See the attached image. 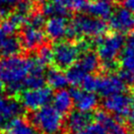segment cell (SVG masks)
Masks as SVG:
<instances>
[{"instance_id": "obj_16", "label": "cell", "mask_w": 134, "mask_h": 134, "mask_svg": "<svg viewBox=\"0 0 134 134\" xmlns=\"http://www.w3.org/2000/svg\"><path fill=\"white\" fill-rule=\"evenodd\" d=\"M93 114L81 110H73L68 113L66 120V127L71 134H74L92 123Z\"/></svg>"}, {"instance_id": "obj_27", "label": "cell", "mask_w": 134, "mask_h": 134, "mask_svg": "<svg viewBox=\"0 0 134 134\" xmlns=\"http://www.w3.org/2000/svg\"><path fill=\"white\" fill-rule=\"evenodd\" d=\"M123 53L134 55V31L130 32L124 42V47L122 50Z\"/></svg>"}, {"instance_id": "obj_23", "label": "cell", "mask_w": 134, "mask_h": 134, "mask_svg": "<svg viewBox=\"0 0 134 134\" xmlns=\"http://www.w3.org/2000/svg\"><path fill=\"white\" fill-rule=\"evenodd\" d=\"M46 82H47L50 89L60 90L64 89L68 85L66 75L63 73L62 70L58 68H50L46 73Z\"/></svg>"}, {"instance_id": "obj_31", "label": "cell", "mask_w": 134, "mask_h": 134, "mask_svg": "<svg viewBox=\"0 0 134 134\" xmlns=\"http://www.w3.org/2000/svg\"><path fill=\"white\" fill-rule=\"evenodd\" d=\"M4 89H5V85H4V83H3V81L1 80V78H0V93L3 92Z\"/></svg>"}, {"instance_id": "obj_22", "label": "cell", "mask_w": 134, "mask_h": 134, "mask_svg": "<svg viewBox=\"0 0 134 134\" xmlns=\"http://www.w3.org/2000/svg\"><path fill=\"white\" fill-rule=\"evenodd\" d=\"M120 66L121 68L118 75L121 77L126 85L134 84V55L122 52Z\"/></svg>"}, {"instance_id": "obj_34", "label": "cell", "mask_w": 134, "mask_h": 134, "mask_svg": "<svg viewBox=\"0 0 134 134\" xmlns=\"http://www.w3.org/2000/svg\"><path fill=\"white\" fill-rule=\"evenodd\" d=\"M36 1H38V2H43V1H46V0H36Z\"/></svg>"}, {"instance_id": "obj_21", "label": "cell", "mask_w": 134, "mask_h": 134, "mask_svg": "<svg viewBox=\"0 0 134 134\" xmlns=\"http://www.w3.org/2000/svg\"><path fill=\"white\" fill-rule=\"evenodd\" d=\"M51 100L53 104L52 105L59 113H62L63 115L71 111V109L73 107V100H72V97L69 91L60 89L54 95H52Z\"/></svg>"}, {"instance_id": "obj_7", "label": "cell", "mask_w": 134, "mask_h": 134, "mask_svg": "<svg viewBox=\"0 0 134 134\" xmlns=\"http://www.w3.org/2000/svg\"><path fill=\"white\" fill-rule=\"evenodd\" d=\"M44 33L46 38L51 41L59 42L64 38H68L72 41V35L70 22L64 16H52L44 23Z\"/></svg>"}, {"instance_id": "obj_26", "label": "cell", "mask_w": 134, "mask_h": 134, "mask_svg": "<svg viewBox=\"0 0 134 134\" xmlns=\"http://www.w3.org/2000/svg\"><path fill=\"white\" fill-rule=\"evenodd\" d=\"M74 134H105V132L102 125L97 122V123H90L87 127Z\"/></svg>"}, {"instance_id": "obj_35", "label": "cell", "mask_w": 134, "mask_h": 134, "mask_svg": "<svg viewBox=\"0 0 134 134\" xmlns=\"http://www.w3.org/2000/svg\"><path fill=\"white\" fill-rule=\"evenodd\" d=\"M111 1H118V0H111Z\"/></svg>"}, {"instance_id": "obj_9", "label": "cell", "mask_w": 134, "mask_h": 134, "mask_svg": "<svg viewBox=\"0 0 134 134\" xmlns=\"http://www.w3.org/2000/svg\"><path fill=\"white\" fill-rule=\"evenodd\" d=\"M132 105V98L129 95L124 94V92L105 97V100H103V107L105 111L119 118L127 116Z\"/></svg>"}, {"instance_id": "obj_1", "label": "cell", "mask_w": 134, "mask_h": 134, "mask_svg": "<svg viewBox=\"0 0 134 134\" xmlns=\"http://www.w3.org/2000/svg\"><path fill=\"white\" fill-rule=\"evenodd\" d=\"M29 72L30 57L16 54L0 58V78L14 95L24 90Z\"/></svg>"}, {"instance_id": "obj_8", "label": "cell", "mask_w": 134, "mask_h": 134, "mask_svg": "<svg viewBox=\"0 0 134 134\" xmlns=\"http://www.w3.org/2000/svg\"><path fill=\"white\" fill-rule=\"evenodd\" d=\"M87 0H49L43 5L42 12L46 16H64L70 12L81 11Z\"/></svg>"}, {"instance_id": "obj_33", "label": "cell", "mask_w": 134, "mask_h": 134, "mask_svg": "<svg viewBox=\"0 0 134 134\" xmlns=\"http://www.w3.org/2000/svg\"><path fill=\"white\" fill-rule=\"evenodd\" d=\"M131 98H132V100H133L134 102V85H133V87H132V89H131Z\"/></svg>"}, {"instance_id": "obj_14", "label": "cell", "mask_w": 134, "mask_h": 134, "mask_svg": "<svg viewBox=\"0 0 134 134\" xmlns=\"http://www.w3.org/2000/svg\"><path fill=\"white\" fill-rule=\"evenodd\" d=\"M69 92L73 100V105L78 110L91 113L99 104V98L94 92L85 91L83 89L77 88L76 86Z\"/></svg>"}, {"instance_id": "obj_12", "label": "cell", "mask_w": 134, "mask_h": 134, "mask_svg": "<svg viewBox=\"0 0 134 134\" xmlns=\"http://www.w3.org/2000/svg\"><path fill=\"white\" fill-rule=\"evenodd\" d=\"M109 20V27L114 33L124 35L134 31V13L124 7L113 9Z\"/></svg>"}, {"instance_id": "obj_2", "label": "cell", "mask_w": 134, "mask_h": 134, "mask_svg": "<svg viewBox=\"0 0 134 134\" xmlns=\"http://www.w3.org/2000/svg\"><path fill=\"white\" fill-rule=\"evenodd\" d=\"M97 54L100 59V68L111 72L117 68L118 57L121 54L125 40L121 34H105L96 38Z\"/></svg>"}, {"instance_id": "obj_32", "label": "cell", "mask_w": 134, "mask_h": 134, "mask_svg": "<svg viewBox=\"0 0 134 134\" xmlns=\"http://www.w3.org/2000/svg\"><path fill=\"white\" fill-rule=\"evenodd\" d=\"M5 123H6V121H5L4 119H3V117L0 115V127H2V126L5 124Z\"/></svg>"}, {"instance_id": "obj_10", "label": "cell", "mask_w": 134, "mask_h": 134, "mask_svg": "<svg viewBox=\"0 0 134 134\" xmlns=\"http://www.w3.org/2000/svg\"><path fill=\"white\" fill-rule=\"evenodd\" d=\"M22 27L23 29L19 38L23 48L28 50L38 49L40 46L46 43V36L43 28L32 25L28 22Z\"/></svg>"}, {"instance_id": "obj_5", "label": "cell", "mask_w": 134, "mask_h": 134, "mask_svg": "<svg viewBox=\"0 0 134 134\" xmlns=\"http://www.w3.org/2000/svg\"><path fill=\"white\" fill-rule=\"evenodd\" d=\"M73 40L89 38L96 40L107 34L108 25L104 20L90 15H77L70 23Z\"/></svg>"}, {"instance_id": "obj_30", "label": "cell", "mask_w": 134, "mask_h": 134, "mask_svg": "<svg viewBox=\"0 0 134 134\" xmlns=\"http://www.w3.org/2000/svg\"><path fill=\"white\" fill-rule=\"evenodd\" d=\"M122 3L124 8L134 13V0H122Z\"/></svg>"}, {"instance_id": "obj_29", "label": "cell", "mask_w": 134, "mask_h": 134, "mask_svg": "<svg viewBox=\"0 0 134 134\" xmlns=\"http://www.w3.org/2000/svg\"><path fill=\"white\" fill-rule=\"evenodd\" d=\"M127 121H128V124L129 126L134 130V104L132 105L131 109H130L129 113L127 114Z\"/></svg>"}, {"instance_id": "obj_18", "label": "cell", "mask_w": 134, "mask_h": 134, "mask_svg": "<svg viewBox=\"0 0 134 134\" xmlns=\"http://www.w3.org/2000/svg\"><path fill=\"white\" fill-rule=\"evenodd\" d=\"M83 10L90 16L105 20L109 18L113 9L109 0H90L86 2Z\"/></svg>"}, {"instance_id": "obj_19", "label": "cell", "mask_w": 134, "mask_h": 134, "mask_svg": "<svg viewBox=\"0 0 134 134\" xmlns=\"http://www.w3.org/2000/svg\"><path fill=\"white\" fill-rule=\"evenodd\" d=\"M75 64L85 75L94 74L100 69V63L98 54L90 49L84 51Z\"/></svg>"}, {"instance_id": "obj_13", "label": "cell", "mask_w": 134, "mask_h": 134, "mask_svg": "<svg viewBox=\"0 0 134 134\" xmlns=\"http://www.w3.org/2000/svg\"><path fill=\"white\" fill-rule=\"evenodd\" d=\"M93 117L102 125L105 134H129V131L124 125L122 118L110 115L105 110H98Z\"/></svg>"}, {"instance_id": "obj_28", "label": "cell", "mask_w": 134, "mask_h": 134, "mask_svg": "<svg viewBox=\"0 0 134 134\" xmlns=\"http://www.w3.org/2000/svg\"><path fill=\"white\" fill-rule=\"evenodd\" d=\"M22 1H25V0H0V9L8 10L7 8L14 7Z\"/></svg>"}, {"instance_id": "obj_11", "label": "cell", "mask_w": 134, "mask_h": 134, "mask_svg": "<svg viewBox=\"0 0 134 134\" xmlns=\"http://www.w3.org/2000/svg\"><path fill=\"white\" fill-rule=\"evenodd\" d=\"M126 90V83L118 74L108 73L97 77L96 92L100 96L109 97L117 93L124 92Z\"/></svg>"}, {"instance_id": "obj_4", "label": "cell", "mask_w": 134, "mask_h": 134, "mask_svg": "<svg viewBox=\"0 0 134 134\" xmlns=\"http://www.w3.org/2000/svg\"><path fill=\"white\" fill-rule=\"evenodd\" d=\"M30 122L42 134H59L64 124L63 114L53 105H46L34 110Z\"/></svg>"}, {"instance_id": "obj_25", "label": "cell", "mask_w": 134, "mask_h": 134, "mask_svg": "<svg viewBox=\"0 0 134 134\" xmlns=\"http://www.w3.org/2000/svg\"><path fill=\"white\" fill-rule=\"evenodd\" d=\"M80 85L82 89L88 92H96L97 85V77L94 74H87L81 81Z\"/></svg>"}, {"instance_id": "obj_3", "label": "cell", "mask_w": 134, "mask_h": 134, "mask_svg": "<svg viewBox=\"0 0 134 134\" xmlns=\"http://www.w3.org/2000/svg\"><path fill=\"white\" fill-rule=\"evenodd\" d=\"M89 49L88 42L77 40L72 42L70 40L59 41L51 47L52 63L55 68L66 70L79 59L84 51Z\"/></svg>"}, {"instance_id": "obj_17", "label": "cell", "mask_w": 134, "mask_h": 134, "mask_svg": "<svg viewBox=\"0 0 134 134\" xmlns=\"http://www.w3.org/2000/svg\"><path fill=\"white\" fill-rule=\"evenodd\" d=\"M23 111V107L16 98L0 94V115L7 122L19 116Z\"/></svg>"}, {"instance_id": "obj_24", "label": "cell", "mask_w": 134, "mask_h": 134, "mask_svg": "<svg viewBox=\"0 0 134 134\" xmlns=\"http://www.w3.org/2000/svg\"><path fill=\"white\" fill-rule=\"evenodd\" d=\"M36 56L46 66L47 64L52 62V50H51V47H49L46 43L42 44V46H40L37 49Z\"/></svg>"}, {"instance_id": "obj_15", "label": "cell", "mask_w": 134, "mask_h": 134, "mask_svg": "<svg viewBox=\"0 0 134 134\" xmlns=\"http://www.w3.org/2000/svg\"><path fill=\"white\" fill-rule=\"evenodd\" d=\"M21 42L15 33H11L0 25V55L2 57L19 54L22 51Z\"/></svg>"}, {"instance_id": "obj_20", "label": "cell", "mask_w": 134, "mask_h": 134, "mask_svg": "<svg viewBox=\"0 0 134 134\" xmlns=\"http://www.w3.org/2000/svg\"><path fill=\"white\" fill-rule=\"evenodd\" d=\"M6 134H42L35 126L25 118L15 117L9 120L5 128Z\"/></svg>"}, {"instance_id": "obj_6", "label": "cell", "mask_w": 134, "mask_h": 134, "mask_svg": "<svg viewBox=\"0 0 134 134\" xmlns=\"http://www.w3.org/2000/svg\"><path fill=\"white\" fill-rule=\"evenodd\" d=\"M23 108L29 110H36L49 104L52 98V91L49 87L42 86L40 88L24 89L15 95Z\"/></svg>"}]
</instances>
